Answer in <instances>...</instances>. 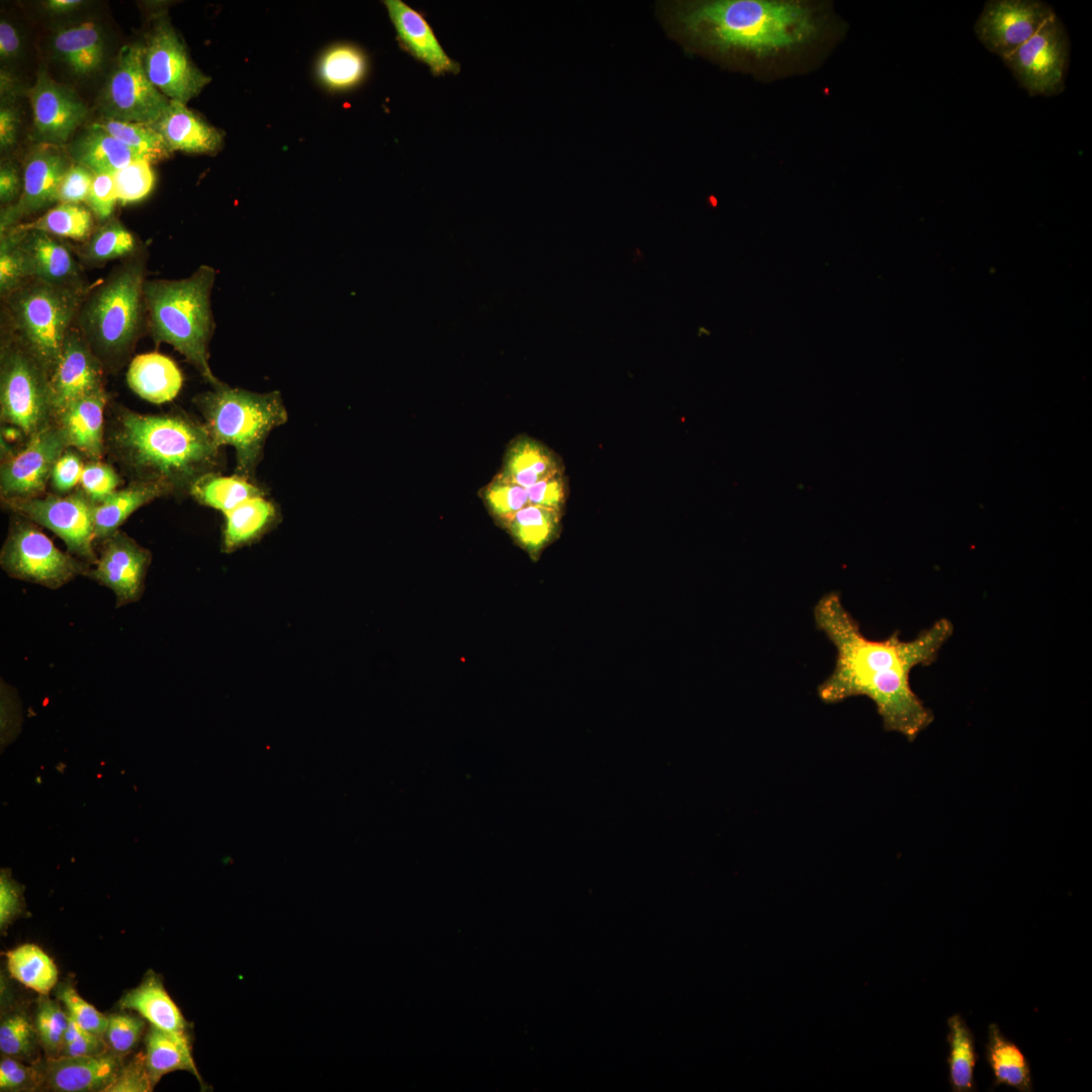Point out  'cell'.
Segmentation results:
<instances>
[{
  "label": "cell",
  "instance_id": "1",
  "mask_svg": "<svg viewBox=\"0 0 1092 1092\" xmlns=\"http://www.w3.org/2000/svg\"><path fill=\"white\" fill-rule=\"evenodd\" d=\"M813 617L817 630L836 652L832 671L817 689L823 703L866 697L874 703L884 729L909 741L932 723L933 713L913 691L910 673L916 666H927L937 659L953 633L948 619H938L910 640L901 639L898 631L874 640L862 633L836 590L817 601Z\"/></svg>",
  "mask_w": 1092,
  "mask_h": 1092
},
{
  "label": "cell",
  "instance_id": "2",
  "mask_svg": "<svg viewBox=\"0 0 1092 1092\" xmlns=\"http://www.w3.org/2000/svg\"><path fill=\"white\" fill-rule=\"evenodd\" d=\"M672 20L682 36L706 51L767 61L815 42L823 20L811 4L771 0L678 3Z\"/></svg>",
  "mask_w": 1092,
  "mask_h": 1092
},
{
  "label": "cell",
  "instance_id": "3",
  "mask_svg": "<svg viewBox=\"0 0 1092 1092\" xmlns=\"http://www.w3.org/2000/svg\"><path fill=\"white\" fill-rule=\"evenodd\" d=\"M105 426L106 453L129 482L157 484L168 494H184L215 472L219 446L204 424L182 413L141 414L112 407Z\"/></svg>",
  "mask_w": 1092,
  "mask_h": 1092
},
{
  "label": "cell",
  "instance_id": "4",
  "mask_svg": "<svg viewBox=\"0 0 1092 1092\" xmlns=\"http://www.w3.org/2000/svg\"><path fill=\"white\" fill-rule=\"evenodd\" d=\"M147 259L144 248L122 260L90 288L78 310L75 328L105 371L118 372L126 364L147 324Z\"/></svg>",
  "mask_w": 1092,
  "mask_h": 1092
},
{
  "label": "cell",
  "instance_id": "5",
  "mask_svg": "<svg viewBox=\"0 0 1092 1092\" xmlns=\"http://www.w3.org/2000/svg\"><path fill=\"white\" fill-rule=\"evenodd\" d=\"M215 270L201 265L182 279H147V325L155 343H166L185 357L213 387L222 384L209 366L208 346L215 324L210 295Z\"/></svg>",
  "mask_w": 1092,
  "mask_h": 1092
},
{
  "label": "cell",
  "instance_id": "6",
  "mask_svg": "<svg viewBox=\"0 0 1092 1092\" xmlns=\"http://www.w3.org/2000/svg\"><path fill=\"white\" fill-rule=\"evenodd\" d=\"M194 402L215 443L237 452V471L250 476L269 432L287 420L279 392L255 393L224 383L199 393Z\"/></svg>",
  "mask_w": 1092,
  "mask_h": 1092
},
{
  "label": "cell",
  "instance_id": "7",
  "mask_svg": "<svg viewBox=\"0 0 1092 1092\" xmlns=\"http://www.w3.org/2000/svg\"><path fill=\"white\" fill-rule=\"evenodd\" d=\"M88 291L28 278L3 298L11 329L8 335L37 361L48 376Z\"/></svg>",
  "mask_w": 1092,
  "mask_h": 1092
},
{
  "label": "cell",
  "instance_id": "8",
  "mask_svg": "<svg viewBox=\"0 0 1092 1092\" xmlns=\"http://www.w3.org/2000/svg\"><path fill=\"white\" fill-rule=\"evenodd\" d=\"M0 418L26 439L53 422L49 376L9 335L0 347Z\"/></svg>",
  "mask_w": 1092,
  "mask_h": 1092
},
{
  "label": "cell",
  "instance_id": "9",
  "mask_svg": "<svg viewBox=\"0 0 1092 1092\" xmlns=\"http://www.w3.org/2000/svg\"><path fill=\"white\" fill-rule=\"evenodd\" d=\"M2 569L11 577L57 589L91 565L60 550L35 523L15 515L0 552Z\"/></svg>",
  "mask_w": 1092,
  "mask_h": 1092
},
{
  "label": "cell",
  "instance_id": "10",
  "mask_svg": "<svg viewBox=\"0 0 1092 1092\" xmlns=\"http://www.w3.org/2000/svg\"><path fill=\"white\" fill-rule=\"evenodd\" d=\"M15 515L42 526L59 536L67 552L93 566L98 558L94 549V512L96 504L81 488L67 494H47L4 503Z\"/></svg>",
  "mask_w": 1092,
  "mask_h": 1092
},
{
  "label": "cell",
  "instance_id": "11",
  "mask_svg": "<svg viewBox=\"0 0 1092 1092\" xmlns=\"http://www.w3.org/2000/svg\"><path fill=\"white\" fill-rule=\"evenodd\" d=\"M170 103L150 81L140 44L123 46L101 92L103 118L155 123Z\"/></svg>",
  "mask_w": 1092,
  "mask_h": 1092
},
{
  "label": "cell",
  "instance_id": "12",
  "mask_svg": "<svg viewBox=\"0 0 1092 1092\" xmlns=\"http://www.w3.org/2000/svg\"><path fill=\"white\" fill-rule=\"evenodd\" d=\"M1003 61L1030 96L1061 93L1069 62V38L1062 21L1053 16Z\"/></svg>",
  "mask_w": 1092,
  "mask_h": 1092
},
{
  "label": "cell",
  "instance_id": "13",
  "mask_svg": "<svg viewBox=\"0 0 1092 1092\" xmlns=\"http://www.w3.org/2000/svg\"><path fill=\"white\" fill-rule=\"evenodd\" d=\"M142 48L148 78L170 100L186 104L211 81L193 64L182 39L167 20L154 25Z\"/></svg>",
  "mask_w": 1092,
  "mask_h": 1092
},
{
  "label": "cell",
  "instance_id": "14",
  "mask_svg": "<svg viewBox=\"0 0 1092 1092\" xmlns=\"http://www.w3.org/2000/svg\"><path fill=\"white\" fill-rule=\"evenodd\" d=\"M63 431L54 423L31 436L20 448L1 458L0 494L3 503L43 494L55 463L68 448Z\"/></svg>",
  "mask_w": 1092,
  "mask_h": 1092
},
{
  "label": "cell",
  "instance_id": "15",
  "mask_svg": "<svg viewBox=\"0 0 1092 1092\" xmlns=\"http://www.w3.org/2000/svg\"><path fill=\"white\" fill-rule=\"evenodd\" d=\"M1056 13L1037 0L988 1L974 30L983 46L1003 59L1034 35Z\"/></svg>",
  "mask_w": 1092,
  "mask_h": 1092
},
{
  "label": "cell",
  "instance_id": "16",
  "mask_svg": "<svg viewBox=\"0 0 1092 1092\" xmlns=\"http://www.w3.org/2000/svg\"><path fill=\"white\" fill-rule=\"evenodd\" d=\"M151 561L149 549L118 530L102 540L100 555L87 576L110 588L120 608L142 598Z\"/></svg>",
  "mask_w": 1092,
  "mask_h": 1092
},
{
  "label": "cell",
  "instance_id": "17",
  "mask_svg": "<svg viewBox=\"0 0 1092 1092\" xmlns=\"http://www.w3.org/2000/svg\"><path fill=\"white\" fill-rule=\"evenodd\" d=\"M71 164L60 146H37L26 159L22 176L23 187L18 200L1 208L0 234L58 202L59 185Z\"/></svg>",
  "mask_w": 1092,
  "mask_h": 1092
},
{
  "label": "cell",
  "instance_id": "18",
  "mask_svg": "<svg viewBox=\"0 0 1092 1092\" xmlns=\"http://www.w3.org/2000/svg\"><path fill=\"white\" fill-rule=\"evenodd\" d=\"M104 372L100 360L73 327L49 375L53 418L75 400L104 389Z\"/></svg>",
  "mask_w": 1092,
  "mask_h": 1092
},
{
  "label": "cell",
  "instance_id": "19",
  "mask_svg": "<svg viewBox=\"0 0 1092 1092\" xmlns=\"http://www.w3.org/2000/svg\"><path fill=\"white\" fill-rule=\"evenodd\" d=\"M27 95L32 108L34 136L40 144L61 146L88 115L87 106L71 88L41 70Z\"/></svg>",
  "mask_w": 1092,
  "mask_h": 1092
},
{
  "label": "cell",
  "instance_id": "20",
  "mask_svg": "<svg viewBox=\"0 0 1092 1092\" xmlns=\"http://www.w3.org/2000/svg\"><path fill=\"white\" fill-rule=\"evenodd\" d=\"M37 1090L56 1092H104L113 1082L121 1056L110 1050L92 1056L46 1057L35 1061Z\"/></svg>",
  "mask_w": 1092,
  "mask_h": 1092
},
{
  "label": "cell",
  "instance_id": "21",
  "mask_svg": "<svg viewBox=\"0 0 1092 1092\" xmlns=\"http://www.w3.org/2000/svg\"><path fill=\"white\" fill-rule=\"evenodd\" d=\"M19 246L27 278L75 290L88 291L82 266L60 238L36 231H19Z\"/></svg>",
  "mask_w": 1092,
  "mask_h": 1092
},
{
  "label": "cell",
  "instance_id": "22",
  "mask_svg": "<svg viewBox=\"0 0 1092 1092\" xmlns=\"http://www.w3.org/2000/svg\"><path fill=\"white\" fill-rule=\"evenodd\" d=\"M400 48L427 65L435 77L458 74L460 65L443 50L425 15L400 0L383 1Z\"/></svg>",
  "mask_w": 1092,
  "mask_h": 1092
},
{
  "label": "cell",
  "instance_id": "23",
  "mask_svg": "<svg viewBox=\"0 0 1092 1092\" xmlns=\"http://www.w3.org/2000/svg\"><path fill=\"white\" fill-rule=\"evenodd\" d=\"M108 399L104 388L75 400L53 418L63 431L68 446L88 461L101 460L106 453L104 412Z\"/></svg>",
  "mask_w": 1092,
  "mask_h": 1092
},
{
  "label": "cell",
  "instance_id": "24",
  "mask_svg": "<svg viewBox=\"0 0 1092 1092\" xmlns=\"http://www.w3.org/2000/svg\"><path fill=\"white\" fill-rule=\"evenodd\" d=\"M161 134L170 152L215 154L220 150L223 133L186 104L170 100L161 117L152 124Z\"/></svg>",
  "mask_w": 1092,
  "mask_h": 1092
},
{
  "label": "cell",
  "instance_id": "25",
  "mask_svg": "<svg viewBox=\"0 0 1092 1092\" xmlns=\"http://www.w3.org/2000/svg\"><path fill=\"white\" fill-rule=\"evenodd\" d=\"M126 382L143 399L161 404L174 399L183 384L177 364L159 352L140 354L131 359Z\"/></svg>",
  "mask_w": 1092,
  "mask_h": 1092
},
{
  "label": "cell",
  "instance_id": "26",
  "mask_svg": "<svg viewBox=\"0 0 1092 1092\" xmlns=\"http://www.w3.org/2000/svg\"><path fill=\"white\" fill-rule=\"evenodd\" d=\"M563 472L562 461L554 451L529 436H518L509 444L498 474L528 488Z\"/></svg>",
  "mask_w": 1092,
  "mask_h": 1092
},
{
  "label": "cell",
  "instance_id": "27",
  "mask_svg": "<svg viewBox=\"0 0 1092 1092\" xmlns=\"http://www.w3.org/2000/svg\"><path fill=\"white\" fill-rule=\"evenodd\" d=\"M121 1009L135 1011L151 1024L162 1029L189 1033V1022L166 991L160 977L149 972L141 984L120 998Z\"/></svg>",
  "mask_w": 1092,
  "mask_h": 1092
},
{
  "label": "cell",
  "instance_id": "28",
  "mask_svg": "<svg viewBox=\"0 0 1092 1092\" xmlns=\"http://www.w3.org/2000/svg\"><path fill=\"white\" fill-rule=\"evenodd\" d=\"M146 1064L154 1085L175 1071H186L202 1079L195 1065L189 1033L172 1032L150 1024L145 1037Z\"/></svg>",
  "mask_w": 1092,
  "mask_h": 1092
},
{
  "label": "cell",
  "instance_id": "29",
  "mask_svg": "<svg viewBox=\"0 0 1092 1092\" xmlns=\"http://www.w3.org/2000/svg\"><path fill=\"white\" fill-rule=\"evenodd\" d=\"M71 155L94 174H114L141 159L129 148L107 132L98 122L91 124L75 141Z\"/></svg>",
  "mask_w": 1092,
  "mask_h": 1092
},
{
  "label": "cell",
  "instance_id": "30",
  "mask_svg": "<svg viewBox=\"0 0 1092 1092\" xmlns=\"http://www.w3.org/2000/svg\"><path fill=\"white\" fill-rule=\"evenodd\" d=\"M165 495L167 493L162 487L146 482L131 481L126 486L116 489L107 498L96 504L95 539L102 541L111 536L138 509Z\"/></svg>",
  "mask_w": 1092,
  "mask_h": 1092
},
{
  "label": "cell",
  "instance_id": "31",
  "mask_svg": "<svg viewBox=\"0 0 1092 1092\" xmlns=\"http://www.w3.org/2000/svg\"><path fill=\"white\" fill-rule=\"evenodd\" d=\"M223 552L231 553L257 541L275 523V507L263 495L251 497L223 514Z\"/></svg>",
  "mask_w": 1092,
  "mask_h": 1092
},
{
  "label": "cell",
  "instance_id": "32",
  "mask_svg": "<svg viewBox=\"0 0 1092 1092\" xmlns=\"http://www.w3.org/2000/svg\"><path fill=\"white\" fill-rule=\"evenodd\" d=\"M54 49L68 67L79 75L91 74L103 61V36L93 21L58 30L54 37Z\"/></svg>",
  "mask_w": 1092,
  "mask_h": 1092
},
{
  "label": "cell",
  "instance_id": "33",
  "mask_svg": "<svg viewBox=\"0 0 1092 1092\" xmlns=\"http://www.w3.org/2000/svg\"><path fill=\"white\" fill-rule=\"evenodd\" d=\"M986 1060L994 1075V1084H1005L1021 1092L1032 1091L1029 1064L1020 1049L1004 1036L996 1023L988 1026Z\"/></svg>",
  "mask_w": 1092,
  "mask_h": 1092
},
{
  "label": "cell",
  "instance_id": "34",
  "mask_svg": "<svg viewBox=\"0 0 1092 1092\" xmlns=\"http://www.w3.org/2000/svg\"><path fill=\"white\" fill-rule=\"evenodd\" d=\"M144 249L134 235L119 220L108 219L79 246L76 253L87 265H103L113 260H124Z\"/></svg>",
  "mask_w": 1092,
  "mask_h": 1092
},
{
  "label": "cell",
  "instance_id": "35",
  "mask_svg": "<svg viewBox=\"0 0 1092 1092\" xmlns=\"http://www.w3.org/2000/svg\"><path fill=\"white\" fill-rule=\"evenodd\" d=\"M562 512L527 505L510 520L506 528L513 539L532 557L556 537Z\"/></svg>",
  "mask_w": 1092,
  "mask_h": 1092
},
{
  "label": "cell",
  "instance_id": "36",
  "mask_svg": "<svg viewBox=\"0 0 1092 1092\" xmlns=\"http://www.w3.org/2000/svg\"><path fill=\"white\" fill-rule=\"evenodd\" d=\"M10 976L28 989L48 995L58 983L54 961L37 945L21 944L5 952Z\"/></svg>",
  "mask_w": 1092,
  "mask_h": 1092
},
{
  "label": "cell",
  "instance_id": "37",
  "mask_svg": "<svg viewBox=\"0 0 1092 1092\" xmlns=\"http://www.w3.org/2000/svg\"><path fill=\"white\" fill-rule=\"evenodd\" d=\"M189 493L199 504L225 514L245 500L263 495L262 490L242 475L222 476L210 472L197 479Z\"/></svg>",
  "mask_w": 1092,
  "mask_h": 1092
},
{
  "label": "cell",
  "instance_id": "38",
  "mask_svg": "<svg viewBox=\"0 0 1092 1092\" xmlns=\"http://www.w3.org/2000/svg\"><path fill=\"white\" fill-rule=\"evenodd\" d=\"M947 1026L946 1040L949 1046L947 1064L951 1090L973 1091L974 1069L978 1059L974 1034L962 1015L958 1013L948 1017Z\"/></svg>",
  "mask_w": 1092,
  "mask_h": 1092
},
{
  "label": "cell",
  "instance_id": "39",
  "mask_svg": "<svg viewBox=\"0 0 1092 1092\" xmlns=\"http://www.w3.org/2000/svg\"><path fill=\"white\" fill-rule=\"evenodd\" d=\"M92 214L91 210L83 203L59 202L34 220L13 228L19 231H36L60 239L65 238L84 242L93 232Z\"/></svg>",
  "mask_w": 1092,
  "mask_h": 1092
},
{
  "label": "cell",
  "instance_id": "40",
  "mask_svg": "<svg viewBox=\"0 0 1092 1092\" xmlns=\"http://www.w3.org/2000/svg\"><path fill=\"white\" fill-rule=\"evenodd\" d=\"M367 69V58L359 48L339 44L322 56L317 72L322 82L328 87L345 90L360 84Z\"/></svg>",
  "mask_w": 1092,
  "mask_h": 1092
},
{
  "label": "cell",
  "instance_id": "41",
  "mask_svg": "<svg viewBox=\"0 0 1092 1092\" xmlns=\"http://www.w3.org/2000/svg\"><path fill=\"white\" fill-rule=\"evenodd\" d=\"M98 124L151 164L171 156L163 138L151 124L109 118H103Z\"/></svg>",
  "mask_w": 1092,
  "mask_h": 1092
},
{
  "label": "cell",
  "instance_id": "42",
  "mask_svg": "<svg viewBox=\"0 0 1092 1092\" xmlns=\"http://www.w3.org/2000/svg\"><path fill=\"white\" fill-rule=\"evenodd\" d=\"M32 1022L47 1057H59L69 1024V1015L61 1007L60 1001L40 995Z\"/></svg>",
  "mask_w": 1092,
  "mask_h": 1092
},
{
  "label": "cell",
  "instance_id": "43",
  "mask_svg": "<svg viewBox=\"0 0 1092 1092\" xmlns=\"http://www.w3.org/2000/svg\"><path fill=\"white\" fill-rule=\"evenodd\" d=\"M484 506L495 522L506 527L517 512L529 505L527 488L498 473L480 491Z\"/></svg>",
  "mask_w": 1092,
  "mask_h": 1092
},
{
  "label": "cell",
  "instance_id": "44",
  "mask_svg": "<svg viewBox=\"0 0 1092 1092\" xmlns=\"http://www.w3.org/2000/svg\"><path fill=\"white\" fill-rule=\"evenodd\" d=\"M39 1044L35 1027L25 1014L11 1012L0 1024V1051L2 1055L22 1061H30Z\"/></svg>",
  "mask_w": 1092,
  "mask_h": 1092
},
{
  "label": "cell",
  "instance_id": "45",
  "mask_svg": "<svg viewBox=\"0 0 1092 1092\" xmlns=\"http://www.w3.org/2000/svg\"><path fill=\"white\" fill-rule=\"evenodd\" d=\"M152 164L138 160L113 174L118 202L122 205L145 199L155 186Z\"/></svg>",
  "mask_w": 1092,
  "mask_h": 1092
},
{
  "label": "cell",
  "instance_id": "46",
  "mask_svg": "<svg viewBox=\"0 0 1092 1092\" xmlns=\"http://www.w3.org/2000/svg\"><path fill=\"white\" fill-rule=\"evenodd\" d=\"M19 240L20 233L13 229L0 234V294L2 298L28 279Z\"/></svg>",
  "mask_w": 1092,
  "mask_h": 1092
},
{
  "label": "cell",
  "instance_id": "47",
  "mask_svg": "<svg viewBox=\"0 0 1092 1092\" xmlns=\"http://www.w3.org/2000/svg\"><path fill=\"white\" fill-rule=\"evenodd\" d=\"M55 995L56 999L64 1005L68 1015L83 1029L104 1038L107 1016L85 1001L71 984H60L56 988Z\"/></svg>",
  "mask_w": 1092,
  "mask_h": 1092
},
{
  "label": "cell",
  "instance_id": "48",
  "mask_svg": "<svg viewBox=\"0 0 1092 1092\" xmlns=\"http://www.w3.org/2000/svg\"><path fill=\"white\" fill-rule=\"evenodd\" d=\"M144 1029L145 1021L142 1016L129 1013L109 1014L104 1040L111 1052L122 1056L136 1046Z\"/></svg>",
  "mask_w": 1092,
  "mask_h": 1092
},
{
  "label": "cell",
  "instance_id": "49",
  "mask_svg": "<svg viewBox=\"0 0 1092 1092\" xmlns=\"http://www.w3.org/2000/svg\"><path fill=\"white\" fill-rule=\"evenodd\" d=\"M122 480L114 467L101 460L87 461L84 465L79 488L95 504L113 493Z\"/></svg>",
  "mask_w": 1092,
  "mask_h": 1092
},
{
  "label": "cell",
  "instance_id": "50",
  "mask_svg": "<svg viewBox=\"0 0 1092 1092\" xmlns=\"http://www.w3.org/2000/svg\"><path fill=\"white\" fill-rule=\"evenodd\" d=\"M84 456L68 447L54 465L50 485L56 494H67L79 485L84 468Z\"/></svg>",
  "mask_w": 1092,
  "mask_h": 1092
},
{
  "label": "cell",
  "instance_id": "51",
  "mask_svg": "<svg viewBox=\"0 0 1092 1092\" xmlns=\"http://www.w3.org/2000/svg\"><path fill=\"white\" fill-rule=\"evenodd\" d=\"M155 1085L150 1077L144 1053L122 1064L113 1082L104 1092H149Z\"/></svg>",
  "mask_w": 1092,
  "mask_h": 1092
},
{
  "label": "cell",
  "instance_id": "52",
  "mask_svg": "<svg viewBox=\"0 0 1092 1092\" xmlns=\"http://www.w3.org/2000/svg\"><path fill=\"white\" fill-rule=\"evenodd\" d=\"M37 1073L33 1065L27 1066L22 1060L2 1056L0 1062L1 1091H31L37 1090Z\"/></svg>",
  "mask_w": 1092,
  "mask_h": 1092
},
{
  "label": "cell",
  "instance_id": "53",
  "mask_svg": "<svg viewBox=\"0 0 1092 1092\" xmlns=\"http://www.w3.org/2000/svg\"><path fill=\"white\" fill-rule=\"evenodd\" d=\"M95 174L87 167L72 163L58 189V202H86Z\"/></svg>",
  "mask_w": 1092,
  "mask_h": 1092
},
{
  "label": "cell",
  "instance_id": "54",
  "mask_svg": "<svg viewBox=\"0 0 1092 1092\" xmlns=\"http://www.w3.org/2000/svg\"><path fill=\"white\" fill-rule=\"evenodd\" d=\"M118 201L113 174H95L86 205L101 221H107Z\"/></svg>",
  "mask_w": 1092,
  "mask_h": 1092
},
{
  "label": "cell",
  "instance_id": "55",
  "mask_svg": "<svg viewBox=\"0 0 1092 1092\" xmlns=\"http://www.w3.org/2000/svg\"><path fill=\"white\" fill-rule=\"evenodd\" d=\"M567 487L564 472L555 474L527 488L529 504L562 512L567 499Z\"/></svg>",
  "mask_w": 1092,
  "mask_h": 1092
},
{
  "label": "cell",
  "instance_id": "56",
  "mask_svg": "<svg viewBox=\"0 0 1092 1092\" xmlns=\"http://www.w3.org/2000/svg\"><path fill=\"white\" fill-rule=\"evenodd\" d=\"M24 907L22 887L6 870L0 875V928L4 932L21 914Z\"/></svg>",
  "mask_w": 1092,
  "mask_h": 1092
},
{
  "label": "cell",
  "instance_id": "57",
  "mask_svg": "<svg viewBox=\"0 0 1092 1092\" xmlns=\"http://www.w3.org/2000/svg\"><path fill=\"white\" fill-rule=\"evenodd\" d=\"M23 177L16 165L10 161H4L0 166V202L2 207L15 203L22 191Z\"/></svg>",
  "mask_w": 1092,
  "mask_h": 1092
},
{
  "label": "cell",
  "instance_id": "58",
  "mask_svg": "<svg viewBox=\"0 0 1092 1092\" xmlns=\"http://www.w3.org/2000/svg\"><path fill=\"white\" fill-rule=\"evenodd\" d=\"M19 112L14 100H1L0 106V149L7 151L12 148L17 140L19 127Z\"/></svg>",
  "mask_w": 1092,
  "mask_h": 1092
},
{
  "label": "cell",
  "instance_id": "59",
  "mask_svg": "<svg viewBox=\"0 0 1092 1092\" xmlns=\"http://www.w3.org/2000/svg\"><path fill=\"white\" fill-rule=\"evenodd\" d=\"M108 1050L103 1037L83 1029L77 1037L64 1044L60 1056H92Z\"/></svg>",
  "mask_w": 1092,
  "mask_h": 1092
},
{
  "label": "cell",
  "instance_id": "60",
  "mask_svg": "<svg viewBox=\"0 0 1092 1092\" xmlns=\"http://www.w3.org/2000/svg\"><path fill=\"white\" fill-rule=\"evenodd\" d=\"M3 681L1 684V737L7 739L13 735L15 729L19 725L18 707L16 706L15 699L11 695V690L8 689Z\"/></svg>",
  "mask_w": 1092,
  "mask_h": 1092
},
{
  "label": "cell",
  "instance_id": "61",
  "mask_svg": "<svg viewBox=\"0 0 1092 1092\" xmlns=\"http://www.w3.org/2000/svg\"><path fill=\"white\" fill-rule=\"evenodd\" d=\"M20 49V38L15 27L2 19L0 22V56L1 59L10 60L15 58Z\"/></svg>",
  "mask_w": 1092,
  "mask_h": 1092
},
{
  "label": "cell",
  "instance_id": "62",
  "mask_svg": "<svg viewBox=\"0 0 1092 1092\" xmlns=\"http://www.w3.org/2000/svg\"><path fill=\"white\" fill-rule=\"evenodd\" d=\"M0 93L1 100H15L16 84L12 75L6 70L2 69L0 74Z\"/></svg>",
  "mask_w": 1092,
  "mask_h": 1092
},
{
  "label": "cell",
  "instance_id": "63",
  "mask_svg": "<svg viewBox=\"0 0 1092 1092\" xmlns=\"http://www.w3.org/2000/svg\"><path fill=\"white\" fill-rule=\"evenodd\" d=\"M83 1L80 0H49L44 3L46 7L54 13H66L79 7Z\"/></svg>",
  "mask_w": 1092,
  "mask_h": 1092
}]
</instances>
